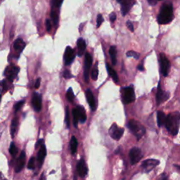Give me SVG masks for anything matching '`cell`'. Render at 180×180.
I'll list each match as a JSON object with an SVG mask.
<instances>
[{
	"mask_svg": "<svg viewBox=\"0 0 180 180\" xmlns=\"http://www.w3.org/2000/svg\"><path fill=\"white\" fill-rule=\"evenodd\" d=\"M165 125L170 134L176 135L179 132L180 126V113L174 112L170 113L165 119Z\"/></svg>",
	"mask_w": 180,
	"mask_h": 180,
	"instance_id": "6da1fadb",
	"label": "cell"
},
{
	"mask_svg": "<svg viewBox=\"0 0 180 180\" xmlns=\"http://www.w3.org/2000/svg\"><path fill=\"white\" fill-rule=\"evenodd\" d=\"M174 18L173 9L171 3H165L162 6L158 16V21L160 24H168Z\"/></svg>",
	"mask_w": 180,
	"mask_h": 180,
	"instance_id": "7a4b0ae2",
	"label": "cell"
},
{
	"mask_svg": "<svg viewBox=\"0 0 180 180\" xmlns=\"http://www.w3.org/2000/svg\"><path fill=\"white\" fill-rule=\"evenodd\" d=\"M127 127L133 135L137 137V140L140 139L146 133L145 127L140 123L135 120H131L129 121Z\"/></svg>",
	"mask_w": 180,
	"mask_h": 180,
	"instance_id": "3957f363",
	"label": "cell"
},
{
	"mask_svg": "<svg viewBox=\"0 0 180 180\" xmlns=\"http://www.w3.org/2000/svg\"><path fill=\"white\" fill-rule=\"evenodd\" d=\"M123 99L125 104H130L135 100V94L133 87H128L123 90Z\"/></svg>",
	"mask_w": 180,
	"mask_h": 180,
	"instance_id": "277c9868",
	"label": "cell"
},
{
	"mask_svg": "<svg viewBox=\"0 0 180 180\" xmlns=\"http://www.w3.org/2000/svg\"><path fill=\"white\" fill-rule=\"evenodd\" d=\"M143 153L140 148L137 147H134L130 151V158L131 163L135 165L139 162V160L142 158Z\"/></svg>",
	"mask_w": 180,
	"mask_h": 180,
	"instance_id": "5b68a950",
	"label": "cell"
},
{
	"mask_svg": "<svg viewBox=\"0 0 180 180\" xmlns=\"http://www.w3.org/2000/svg\"><path fill=\"white\" fill-rule=\"evenodd\" d=\"M160 164V161L156 159H147L142 164V167L145 172H149Z\"/></svg>",
	"mask_w": 180,
	"mask_h": 180,
	"instance_id": "8992f818",
	"label": "cell"
},
{
	"mask_svg": "<svg viewBox=\"0 0 180 180\" xmlns=\"http://www.w3.org/2000/svg\"><path fill=\"white\" fill-rule=\"evenodd\" d=\"M160 70H161V73L163 75V76L166 77L168 74L169 68H170V61L165 57L164 53H160Z\"/></svg>",
	"mask_w": 180,
	"mask_h": 180,
	"instance_id": "52a82bcc",
	"label": "cell"
},
{
	"mask_svg": "<svg viewBox=\"0 0 180 180\" xmlns=\"http://www.w3.org/2000/svg\"><path fill=\"white\" fill-rule=\"evenodd\" d=\"M92 64V57L90 55V53H87L85 54V60H84V80L86 82H89V75L90 68Z\"/></svg>",
	"mask_w": 180,
	"mask_h": 180,
	"instance_id": "ba28073f",
	"label": "cell"
},
{
	"mask_svg": "<svg viewBox=\"0 0 180 180\" xmlns=\"http://www.w3.org/2000/svg\"><path fill=\"white\" fill-rule=\"evenodd\" d=\"M124 133V129L120 128L118 127V125L115 123H114L109 129V134L111 137L115 140H119L122 137Z\"/></svg>",
	"mask_w": 180,
	"mask_h": 180,
	"instance_id": "9c48e42d",
	"label": "cell"
},
{
	"mask_svg": "<svg viewBox=\"0 0 180 180\" xmlns=\"http://www.w3.org/2000/svg\"><path fill=\"white\" fill-rule=\"evenodd\" d=\"M169 96L170 94L168 92H165L164 91H162L161 86H160V82H159L156 94V102L158 105H160V104L163 103L164 101L167 100V99L169 98Z\"/></svg>",
	"mask_w": 180,
	"mask_h": 180,
	"instance_id": "30bf717a",
	"label": "cell"
},
{
	"mask_svg": "<svg viewBox=\"0 0 180 180\" xmlns=\"http://www.w3.org/2000/svg\"><path fill=\"white\" fill-rule=\"evenodd\" d=\"M19 72V68L16 66H9L6 68L5 70V75L7 77V79L9 80V82H12L14 81V80L15 79V77L17 76Z\"/></svg>",
	"mask_w": 180,
	"mask_h": 180,
	"instance_id": "8fae6325",
	"label": "cell"
},
{
	"mask_svg": "<svg viewBox=\"0 0 180 180\" xmlns=\"http://www.w3.org/2000/svg\"><path fill=\"white\" fill-rule=\"evenodd\" d=\"M75 57L74 50L70 47H67L65 49V53H64V61L65 65L71 64L73 61Z\"/></svg>",
	"mask_w": 180,
	"mask_h": 180,
	"instance_id": "7c38bea8",
	"label": "cell"
},
{
	"mask_svg": "<svg viewBox=\"0 0 180 180\" xmlns=\"http://www.w3.org/2000/svg\"><path fill=\"white\" fill-rule=\"evenodd\" d=\"M32 105L35 111L39 112L42 109V97L38 93H34L32 97Z\"/></svg>",
	"mask_w": 180,
	"mask_h": 180,
	"instance_id": "4fadbf2b",
	"label": "cell"
},
{
	"mask_svg": "<svg viewBox=\"0 0 180 180\" xmlns=\"http://www.w3.org/2000/svg\"><path fill=\"white\" fill-rule=\"evenodd\" d=\"M25 153L24 151H22L20 155H19L18 160L16 161V168L15 170L16 172H20L23 168L25 166Z\"/></svg>",
	"mask_w": 180,
	"mask_h": 180,
	"instance_id": "5bb4252c",
	"label": "cell"
},
{
	"mask_svg": "<svg viewBox=\"0 0 180 180\" xmlns=\"http://www.w3.org/2000/svg\"><path fill=\"white\" fill-rule=\"evenodd\" d=\"M77 173L81 177H84L86 176L87 174V167L86 166V163H85L84 159H80L77 165Z\"/></svg>",
	"mask_w": 180,
	"mask_h": 180,
	"instance_id": "9a60e30c",
	"label": "cell"
},
{
	"mask_svg": "<svg viewBox=\"0 0 180 180\" xmlns=\"http://www.w3.org/2000/svg\"><path fill=\"white\" fill-rule=\"evenodd\" d=\"M86 97L87 102H88L89 106L91 107V109L94 111L96 109V102L93 93H92V92L90 89H87L86 91Z\"/></svg>",
	"mask_w": 180,
	"mask_h": 180,
	"instance_id": "2e32d148",
	"label": "cell"
},
{
	"mask_svg": "<svg viewBox=\"0 0 180 180\" xmlns=\"http://www.w3.org/2000/svg\"><path fill=\"white\" fill-rule=\"evenodd\" d=\"M46 155H47V148H46L45 145L43 144L41 146L40 149L37 154V161L40 166H41L44 162Z\"/></svg>",
	"mask_w": 180,
	"mask_h": 180,
	"instance_id": "e0dca14e",
	"label": "cell"
},
{
	"mask_svg": "<svg viewBox=\"0 0 180 180\" xmlns=\"http://www.w3.org/2000/svg\"><path fill=\"white\" fill-rule=\"evenodd\" d=\"M118 1L121 5V11H122L123 15L125 16L130 11L131 6H132V4L127 0H118Z\"/></svg>",
	"mask_w": 180,
	"mask_h": 180,
	"instance_id": "ac0fdd59",
	"label": "cell"
},
{
	"mask_svg": "<svg viewBox=\"0 0 180 180\" xmlns=\"http://www.w3.org/2000/svg\"><path fill=\"white\" fill-rule=\"evenodd\" d=\"M77 54H78L79 57H81V56L83 55V53L85 52V49H86V42L82 38H80L78 40H77Z\"/></svg>",
	"mask_w": 180,
	"mask_h": 180,
	"instance_id": "d6986e66",
	"label": "cell"
},
{
	"mask_svg": "<svg viewBox=\"0 0 180 180\" xmlns=\"http://www.w3.org/2000/svg\"><path fill=\"white\" fill-rule=\"evenodd\" d=\"M25 47V44L21 39H17L14 44V47L17 52H21Z\"/></svg>",
	"mask_w": 180,
	"mask_h": 180,
	"instance_id": "ffe728a7",
	"label": "cell"
},
{
	"mask_svg": "<svg viewBox=\"0 0 180 180\" xmlns=\"http://www.w3.org/2000/svg\"><path fill=\"white\" fill-rule=\"evenodd\" d=\"M77 112H78V115H79V120L82 123H84L85 121L87 120V115H86V113H85V111L84 108L82 106H78L77 107Z\"/></svg>",
	"mask_w": 180,
	"mask_h": 180,
	"instance_id": "44dd1931",
	"label": "cell"
},
{
	"mask_svg": "<svg viewBox=\"0 0 180 180\" xmlns=\"http://www.w3.org/2000/svg\"><path fill=\"white\" fill-rule=\"evenodd\" d=\"M106 68H107V70H108V74L110 75V76L112 77V79L113 80V81L115 82H118V76L117 72H115V70H114L113 68L110 66L108 63L106 64Z\"/></svg>",
	"mask_w": 180,
	"mask_h": 180,
	"instance_id": "7402d4cb",
	"label": "cell"
},
{
	"mask_svg": "<svg viewBox=\"0 0 180 180\" xmlns=\"http://www.w3.org/2000/svg\"><path fill=\"white\" fill-rule=\"evenodd\" d=\"M165 119H166V116H165V113L162 111H158L157 113V122L158 125L159 127H162V125H165Z\"/></svg>",
	"mask_w": 180,
	"mask_h": 180,
	"instance_id": "603a6c76",
	"label": "cell"
},
{
	"mask_svg": "<svg viewBox=\"0 0 180 180\" xmlns=\"http://www.w3.org/2000/svg\"><path fill=\"white\" fill-rule=\"evenodd\" d=\"M77 145H78V142H77V139L75 137H72L71 139H70V151H71L72 154H75V153L77 152Z\"/></svg>",
	"mask_w": 180,
	"mask_h": 180,
	"instance_id": "cb8c5ba5",
	"label": "cell"
},
{
	"mask_svg": "<svg viewBox=\"0 0 180 180\" xmlns=\"http://www.w3.org/2000/svg\"><path fill=\"white\" fill-rule=\"evenodd\" d=\"M18 118L15 117L13 119L11 122V135L12 138L14 137V135H15L16 130H17V127H18Z\"/></svg>",
	"mask_w": 180,
	"mask_h": 180,
	"instance_id": "d4e9b609",
	"label": "cell"
},
{
	"mask_svg": "<svg viewBox=\"0 0 180 180\" xmlns=\"http://www.w3.org/2000/svg\"><path fill=\"white\" fill-rule=\"evenodd\" d=\"M109 53H110L112 64L113 65H116L117 64V51L116 47L114 46H112L109 49Z\"/></svg>",
	"mask_w": 180,
	"mask_h": 180,
	"instance_id": "484cf974",
	"label": "cell"
},
{
	"mask_svg": "<svg viewBox=\"0 0 180 180\" xmlns=\"http://www.w3.org/2000/svg\"><path fill=\"white\" fill-rule=\"evenodd\" d=\"M72 117H73V125L75 127H77V124L79 122V115L77 108L72 110Z\"/></svg>",
	"mask_w": 180,
	"mask_h": 180,
	"instance_id": "4316f807",
	"label": "cell"
},
{
	"mask_svg": "<svg viewBox=\"0 0 180 180\" xmlns=\"http://www.w3.org/2000/svg\"><path fill=\"white\" fill-rule=\"evenodd\" d=\"M9 153L10 154L12 155V156L15 157L16 155L18 153V148H16L15 143L14 142H12L10 145V148H9Z\"/></svg>",
	"mask_w": 180,
	"mask_h": 180,
	"instance_id": "83f0119b",
	"label": "cell"
},
{
	"mask_svg": "<svg viewBox=\"0 0 180 180\" xmlns=\"http://www.w3.org/2000/svg\"><path fill=\"white\" fill-rule=\"evenodd\" d=\"M98 63H96L95 65H94L93 70L92 72V78L93 80H96L97 77H98V74H99V69H98Z\"/></svg>",
	"mask_w": 180,
	"mask_h": 180,
	"instance_id": "f1b7e54d",
	"label": "cell"
},
{
	"mask_svg": "<svg viewBox=\"0 0 180 180\" xmlns=\"http://www.w3.org/2000/svg\"><path fill=\"white\" fill-rule=\"evenodd\" d=\"M74 94H73V91H72V89L70 87V88L68 89V90L67 91L66 93V98L68 99V101L69 102H72L73 101L74 99Z\"/></svg>",
	"mask_w": 180,
	"mask_h": 180,
	"instance_id": "f546056e",
	"label": "cell"
},
{
	"mask_svg": "<svg viewBox=\"0 0 180 180\" xmlns=\"http://www.w3.org/2000/svg\"><path fill=\"white\" fill-rule=\"evenodd\" d=\"M51 17H52V19L55 25H58V14L55 11H52L51 12Z\"/></svg>",
	"mask_w": 180,
	"mask_h": 180,
	"instance_id": "4dcf8cb0",
	"label": "cell"
},
{
	"mask_svg": "<svg viewBox=\"0 0 180 180\" xmlns=\"http://www.w3.org/2000/svg\"><path fill=\"white\" fill-rule=\"evenodd\" d=\"M35 166V158L34 157H31L29 160L28 164V168L29 170H33Z\"/></svg>",
	"mask_w": 180,
	"mask_h": 180,
	"instance_id": "1f68e13d",
	"label": "cell"
},
{
	"mask_svg": "<svg viewBox=\"0 0 180 180\" xmlns=\"http://www.w3.org/2000/svg\"><path fill=\"white\" fill-rule=\"evenodd\" d=\"M65 123H66L67 127H70V114H69V109L68 107L65 108Z\"/></svg>",
	"mask_w": 180,
	"mask_h": 180,
	"instance_id": "d6a6232c",
	"label": "cell"
},
{
	"mask_svg": "<svg viewBox=\"0 0 180 180\" xmlns=\"http://www.w3.org/2000/svg\"><path fill=\"white\" fill-rule=\"evenodd\" d=\"M126 55L128 57H133L135 58V59H138L139 58V54L138 53L134 52V51H130V52H127Z\"/></svg>",
	"mask_w": 180,
	"mask_h": 180,
	"instance_id": "836d02e7",
	"label": "cell"
},
{
	"mask_svg": "<svg viewBox=\"0 0 180 180\" xmlns=\"http://www.w3.org/2000/svg\"><path fill=\"white\" fill-rule=\"evenodd\" d=\"M24 103H25V101H21L19 102H17V103L15 104V106H14V110H15V112H17L20 110L21 107L23 106Z\"/></svg>",
	"mask_w": 180,
	"mask_h": 180,
	"instance_id": "e575fe53",
	"label": "cell"
},
{
	"mask_svg": "<svg viewBox=\"0 0 180 180\" xmlns=\"http://www.w3.org/2000/svg\"><path fill=\"white\" fill-rule=\"evenodd\" d=\"M103 21H104L103 16H102L101 14H99L98 16H97V20H96V27L97 28H99V27H100L101 23H103Z\"/></svg>",
	"mask_w": 180,
	"mask_h": 180,
	"instance_id": "d590c367",
	"label": "cell"
},
{
	"mask_svg": "<svg viewBox=\"0 0 180 180\" xmlns=\"http://www.w3.org/2000/svg\"><path fill=\"white\" fill-rule=\"evenodd\" d=\"M45 25H46V28H47V30L48 32H49L52 29V23H51V21L49 19H47L45 22Z\"/></svg>",
	"mask_w": 180,
	"mask_h": 180,
	"instance_id": "8d00e7d4",
	"label": "cell"
},
{
	"mask_svg": "<svg viewBox=\"0 0 180 180\" xmlns=\"http://www.w3.org/2000/svg\"><path fill=\"white\" fill-rule=\"evenodd\" d=\"M64 2V0H53V4L56 7H60Z\"/></svg>",
	"mask_w": 180,
	"mask_h": 180,
	"instance_id": "74e56055",
	"label": "cell"
},
{
	"mask_svg": "<svg viewBox=\"0 0 180 180\" xmlns=\"http://www.w3.org/2000/svg\"><path fill=\"white\" fill-rule=\"evenodd\" d=\"M64 76L65 78H66V79L71 78V77H72V74L70 73V72L69 71V70H65V71H64Z\"/></svg>",
	"mask_w": 180,
	"mask_h": 180,
	"instance_id": "f35d334b",
	"label": "cell"
},
{
	"mask_svg": "<svg viewBox=\"0 0 180 180\" xmlns=\"http://www.w3.org/2000/svg\"><path fill=\"white\" fill-rule=\"evenodd\" d=\"M127 25L128 27L129 30H130L131 32H134V26H133V24L131 23L130 21H128L127 22Z\"/></svg>",
	"mask_w": 180,
	"mask_h": 180,
	"instance_id": "ab89813d",
	"label": "cell"
},
{
	"mask_svg": "<svg viewBox=\"0 0 180 180\" xmlns=\"http://www.w3.org/2000/svg\"><path fill=\"white\" fill-rule=\"evenodd\" d=\"M116 19V15L115 13H112L111 15H110V20L111 21V22H114L115 21Z\"/></svg>",
	"mask_w": 180,
	"mask_h": 180,
	"instance_id": "60d3db41",
	"label": "cell"
},
{
	"mask_svg": "<svg viewBox=\"0 0 180 180\" xmlns=\"http://www.w3.org/2000/svg\"><path fill=\"white\" fill-rule=\"evenodd\" d=\"M157 2H158V0H148V4H149L150 5H151V6L155 5V4H157Z\"/></svg>",
	"mask_w": 180,
	"mask_h": 180,
	"instance_id": "b9f144b4",
	"label": "cell"
},
{
	"mask_svg": "<svg viewBox=\"0 0 180 180\" xmlns=\"http://www.w3.org/2000/svg\"><path fill=\"white\" fill-rule=\"evenodd\" d=\"M40 81H41V78H37V81L35 82V87L36 89H38L39 87L40 86Z\"/></svg>",
	"mask_w": 180,
	"mask_h": 180,
	"instance_id": "7bdbcfd3",
	"label": "cell"
},
{
	"mask_svg": "<svg viewBox=\"0 0 180 180\" xmlns=\"http://www.w3.org/2000/svg\"><path fill=\"white\" fill-rule=\"evenodd\" d=\"M43 143V140L42 139H40V140H38L37 143H36V148H37L38 147H40V146H42Z\"/></svg>",
	"mask_w": 180,
	"mask_h": 180,
	"instance_id": "ee69618b",
	"label": "cell"
},
{
	"mask_svg": "<svg viewBox=\"0 0 180 180\" xmlns=\"http://www.w3.org/2000/svg\"><path fill=\"white\" fill-rule=\"evenodd\" d=\"M138 69L140 71H143V65L140 64L139 65V66H138Z\"/></svg>",
	"mask_w": 180,
	"mask_h": 180,
	"instance_id": "f6af8a7d",
	"label": "cell"
},
{
	"mask_svg": "<svg viewBox=\"0 0 180 180\" xmlns=\"http://www.w3.org/2000/svg\"><path fill=\"white\" fill-rule=\"evenodd\" d=\"M40 180H46V177H45V174H44V173L42 174V175H41V177H40Z\"/></svg>",
	"mask_w": 180,
	"mask_h": 180,
	"instance_id": "bcb514c9",
	"label": "cell"
},
{
	"mask_svg": "<svg viewBox=\"0 0 180 180\" xmlns=\"http://www.w3.org/2000/svg\"><path fill=\"white\" fill-rule=\"evenodd\" d=\"M177 168H178L179 170H180V166H179V165H177Z\"/></svg>",
	"mask_w": 180,
	"mask_h": 180,
	"instance_id": "7dc6e473",
	"label": "cell"
},
{
	"mask_svg": "<svg viewBox=\"0 0 180 180\" xmlns=\"http://www.w3.org/2000/svg\"><path fill=\"white\" fill-rule=\"evenodd\" d=\"M162 180H167V177H165V178H164Z\"/></svg>",
	"mask_w": 180,
	"mask_h": 180,
	"instance_id": "c3c4849f",
	"label": "cell"
},
{
	"mask_svg": "<svg viewBox=\"0 0 180 180\" xmlns=\"http://www.w3.org/2000/svg\"><path fill=\"white\" fill-rule=\"evenodd\" d=\"M0 180H2V175L0 174Z\"/></svg>",
	"mask_w": 180,
	"mask_h": 180,
	"instance_id": "681fc988",
	"label": "cell"
},
{
	"mask_svg": "<svg viewBox=\"0 0 180 180\" xmlns=\"http://www.w3.org/2000/svg\"><path fill=\"white\" fill-rule=\"evenodd\" d=\"M1 98H2V96L0 95V100H1Z\"/></svg>",
	"mask_w": 180,
	"mask_h": 180,
	"instance_id": "f907efd6",
	"label": "cell"
},
{
	"mask_svg": "<svg viewBox=\"0 0 180 180\" xmlns=\"http://www.w3.org/2000/svg\"><path fill=\"white\" fill-rule=\"evenodd\" d=\"M4 180H7V179H4Z\"/></svg>",
	"mask_w": 180,
	"mask_h": 180,
	"instance_id": "816d5d0a",
	"label": "cell"
}]
</instances>
